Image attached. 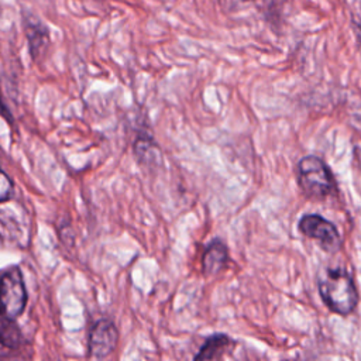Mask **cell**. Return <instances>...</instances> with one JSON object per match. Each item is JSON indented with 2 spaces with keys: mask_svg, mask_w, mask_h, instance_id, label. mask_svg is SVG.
Segmentation results:
<instances>
[{
  "mask_svg": "<svg viewBox=\"0 0 361 361\" xmlns=\"http://www.w3.org/2000/svg\"><path fill=\"white\" fill-rule=\"evenodd\" d=\"M319 293L324 305L334 313L347 316L357 303L358 293L351 276L340 268H327L319 275Z\"/></svg>",
  "mask_w": 361,
  "mask_h": 361,
  "instance_id": "6da1fadb",
  "label": "cell"
},
{
  "mask_svg": "<svg viewBox=\"0 0 361 361\" xmlns=\"http://www.w3.org/2000/svg\"><path fill=\"white\" fill-rule=\"evenodd\" d=\"M298 179L300 188L313 197H324L336 190V182L330 168L314 155L302 158L298 164Z\"/></svg>",
  "mask_w": 361,
  "mask_h": 361,
  "instance_id": "7a4b0ae2",
  "label": "cell"
},
{
  "mask_svg": "<svg viewBox=\"0 0 361 361\" xmlns=\"http://www.w3.org/2000/svg\"><path fill=\"white\" fill-rule=\"evenodd\" d=\"M27 303L24 279L18 268H11L0 276V316L17 319Z\"/></svg>",
  "mask_w": 361,
  "mask_h": 361,
  "instance_id": "3957f363",
  "label": "cell"
},
{
  "mask_svg": "<svg viewBox=\"0 0 361 361\" xmlns=\"http://www.w3.org/2000/svg\"><path fill=\"white\" fill-rule=\"evenodd\" d=\"M299 230L302 234L313 238L319 245L330 252L340 248V234L333 223L319 214H306L299 220Z\"/></svg>",
  "mask_w": 361,
  "mask_h": 361,
  "instance_id": "277c9868",
  "label": "cell"
},
{
  "mask_svg": "<svg viewBox=\"0 0 361 361\" xmlns=\"http://www.w3.org/2000/svg\"><path fill=\"white\" fill-rule=\"evenodd\" d=\"M117 329L106 319L99 320L89 336V350L90 355L94 358H106L110 355L117 345Z\"/></svg>",
  "mask_w": 361,
  "mask_h": 361,
  "instance_id": "5b68a950",
  "label": "cell"
},
{
  "mask_svg": "<svg viewBox=\"0 0 361 361\" xmlns=\"http://www.w3.org/2000/svg\"><path fill=\"white\" fill-rule=\"evenodd\" d=\"M25 32H27V38H28V45H30V52L32 55V58H37L47 47L48 44V30L47 27L38 21L34 17H25Z\"/></svg>",
  "mask_w": 361,
  "mask_h": 361,
  "instance_id": "8992f818",
  "label": "cell"
},
{
  "mask_svg": "<svg viewBox=\"0 0 361 361\" xmlns=\"http://www.w3.org/2000/svg\"><path fill=\"white\" fill-rule=\"evenodd\" d=\"M227 248L226 245L219 241V240H214L212 241L206 250H204V254H203V259H202V264H203V271L206 275H213V274H217L220 269H223V267L226 265L227 262Z\"/></svg>",
  "mask_w": 361,
  "mask_h": 361,
  "instance_id": "52a82bcc",
  "label": "cell"
},
{
  "mask_svg": "<svg viewBox=\"0 0 361 361\" xmlns=\"http://www.w3.org/2000/svg\"><path fill=\"white\" fill-rule=\"evenodd\" d=\"M230 344L231 341L226 334H214L204 341V344L200 347V351L195 355V360L219 358Z\"/></svg>",
  "mask_w": 361,
  "mask_h": 361,
  "instance_id": "ba28073f",
  "label": "cell"
},
{
  "mask_svg": "<svg viewBox=\"0 0 361 361\" xmlns=\"http://www.w3.org/2000/svg\"><path fill=\"white\" fill-rule=\"evenodd\" d=\"M23 336L14 319L0 316V345L6 348H17L21 344Z\"/></svg>",
  "mask_w": 361,
  "mask_h": 361,
  "instance_id": "9c48e42d",
  "label": "cell"
},
{
  "mask_svg": "<svg viewBox=\"0 0 361 361\" xmlns=\"http://www.w3.org/2000/svg\"><path fill=\"white\" fill-rule=\"evenodd\" d=\"M13 193V182L8 175L0 168V202L10 199Z\"/></svg>",
  "mask_w": 361,
  "mask_h": 361,
  "instance_id": "30bf717a",
  "label": "cell"
},
{
  "mask_svg": "<svg viewBox=\"0 0 361 361\" xmlns=\"http://www.w3.org/2000/svg\"><path fill=\"white\" fill-rule=\"evenodd\" d=\"M0 116H1V117H4V118H7L8 121H13L11 114H10V110H8V107L6 106V103H4V100H3L1 93H0Z\"/></svg>",
  "mask_w": 361,
  "mask_h": 361,
  "instance_id": "8fae6325",
  "label": "cell"
},
{
  "mask_svg": "<svg viewBox=\"0 0 361 361\" xmlns=\"http://www.w3.org/2000/svg\"><path fill=\"white\" fill-rule=\"evenodd\" d=\"M240 1H248V0H240Z\"/></svg>",
  "mask_w": 361,
  "mask_h": 361,
  "instance_id": "7c38bea8",
  "label": "cell"
}]
</instances>
